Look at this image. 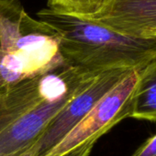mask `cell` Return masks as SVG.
I'll list each match as a JSON object with an SVG mask.
<instances>
[{"mask_svg": "<svg viewBox=\"0 0 156 156\" xmlns=\"http://www.w3.org/2000/svg\"><path fill=\"white\" fill-rule=\"evenodd\" d=\"M39 20L53 28L66 64L87 73L140 69L156 59V38L125 36L78 16L43 8Z\"/></svg>", "mask_w": 156, "mask_h": 156, "instance_id": "2", "label": "cell"}, {"mask_svg": "<svg viewBox=\"0 0 156 156\" xmlns=\"http://www.w3.org/2000/svg\"><path fill=\"white\" fill-rule=\"evenodd\" d=\"M78 16L125 36L156 38V0H100L94 13Z\"/></svg>", "mask_w": 156, "mask_h": 156, "instance_id": "6", "label": "cell"}, {"mask_svg": "<svg viewBox=\"0 0 156 156\" xmlns=\"http://www.w3.org/2000/svg\"><path fill=\"white\" fill-rule=\"evenodd\" d=\"M97 141H96V140L88 141V142L77 146L76 148H74L71 152H69V153L62 156H89L91 152H92L94 145L97 144Z\"/></svg>", "mask_w": 156, "mask_h": 156, "instance_id": "10", "label": "cell"}, {"mask_svg": "<svg viewBox=\"0 0 156 156\" xmlns=\"http://www.w3.org/2000/svg\"><path fill=\"white\" fill-rule=\"evenodd\" d=\"M64 64L56 31L29 16L18 0H0V88Z\"/></svg>", "mask_w": 156, "mask_h": 156, "instance_id": "3", "label": "cell"}, {"mask_svg": "<svg viewBox=\"0 0 156 156\" xmlns=\"http://www.w3.org/2000/svg\"><path fill=\"white\" fill-rule=\"evenodd\" d=\"M97 73L64 64L0 88V156H20Z\"/></svg>", "mask_w": 156, "mask_h": 156, "instance_id": "1", "label": "cell"}, {"mask_svg": "<svg viewBox=\"0 0 156 156\" xmlns=\"http://www.w3.org/2000/svg\"><path fill=\"white\" fill-rule=\"evenodd\" d=\"M100 0H48V8L75 16H86L94 13Z\"/></svg>", "mask_w": 156, "mask_h": 156, "instance_id": "8", "label": "cell"}, {"mask_svg": "<svg viewBox=\"0 0 156 156\" xmlns=\"http://www.w3.org/2000/svg\"><path fill=\"white\" fill-rule=\"evenodd\" d=\"M138 74L139 69L131 70L44 156H62L88 141H98L120 122L130 118L131 96Z\"/></svg>", "mask_w": 156, "mask_h": 156, "instance_id": "4", "label": "cell"}, {"mask_svg": "<svg viewBox=\"0 0 156 156\" xmlns=\"http://www.w3.org/2000/svg\"><path fill=\"white\" fill-rule=\"evenodd\" d=\"M132 156H156V134L149 138Z\"/></svg>", "mask_w": 156, "mask_h": 156, "instance_id": "9", "label": "cell"}, {"mask_svg": "<svg viewBox=\"0 0 156 156\" xmlns=\"http://www.w3.org/2000/svg\"><path fill=\"white\" fill-rule=\"evenodd\" d=\"M131 70L118 69L96 74L54 117L39 139L20 156H44L79 122L91 108Z\"/></svg>", "mask_w": 156, "mask_h": 156, "instance_id": "5", "label": "cell"}, {"mask_svg": "<svg viewBox=\"0 0 156 156\" xmlns=\"http://www.w3.org/2000/svg\"><path fill=\"white\" fill-rule=\"evenodd\" d=\"M131 107L130 118L156 122V59L139 69Z\"/></svg>", "mask_w": 156, "mask_h": 156, "instance_id": "7", "label": "cell"}]
</instances>
